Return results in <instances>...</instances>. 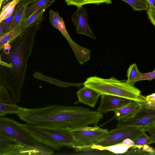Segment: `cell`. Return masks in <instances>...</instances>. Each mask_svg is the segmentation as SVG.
Masks as SVG:
<instances>
[{
  "mask_svg": "<svg viewBox=\"0 0 155 155\" xmlns=\"http://www.w3.org/2000/svg\"><path fill=\"white\" fill-rule=\"evenodd\" d=\"M41 22L38 21L26 28L17 38L5 44L1 50L0 82L9 91L14 103L21 102L28 61Z\"/></svg>",
  "mask_w": 155,
  "mask_h": 155,
  "instance_id": "obj_1",
  "label": "cell"
},
{
  "mask_svg": "<svg viewBox=\"0 0 155 155\" xmlns=\"http://www.w3.org/2000/svg\"><path fill=\"white\" fill-rule=\"evenodd\" d=\"M83 85L92 88L101 95L109 94L119 96L133 101L143 103L145 97L141 94V91L126 81L119 80L111 77L103 78L96 76L87 78Z\"/></svg>",
  "mask_w": 155,
  "mask_h": 155,
  "instance_id": "obj_2",
  "label": "cell"
},
{
  "mask_svg": "<svg viewBox=\"0 0 155 155\" xmlns=\"http://www.w3.org/2000/svg\"><path fill=\"white\" fill-rule=\"evenodd\" d=\"M25 129L43 144L53 150L63 147L73 148L75 145L71 130L62 128L50 127L22 124Z\"/></svg>",
  "mask_w": 155,
  "mask_h": 155,
  "instance_id": "obj_3",
  "label": "cell"
},
{
  "mask_svg": "<svg viewBox=\"0 0 155 155\" xmlns=\"http://www.w3.org/2000/svg\"><path fill=\"white\" fill-rule=\"evenodd\" d=\"M0 134L11 138L19 144L35 149L41 155H49L54 153L53 149L41 143L27 132L22 124L12 119L0 117Z\"/></svg>",
  "mask_w": 155,
  "mask_h": 155,
  "instance_id": "obj_4",
  "label": "cell"
},
{
  "mask_svg": "<svg viewBox=\"0 0 155 155\" xmlns=\"http://www.w3.org/2000/svg\"><path fill=\"white\" fill-rule=\"evenodd\" d=\"M75 145L76 151L83 152L91 149L93 144L101 141L108 135L109 131L95 126H89L71 130Z\"/></svg>",
  "mask_w": 155,
  "mask_h": 155,
  "instance_id": "obj_5",
  "label": "cell"
},
{
  "mask_svg": "<svg viewBox=\"0 0 155 155\" xmlns=\"http://www.w3.org/2000/svg\"><path fill=\"white\" fill-rule=\"evenodd\" d=\"M145 131L144 128L134 126L117 127L110 130L104 139L94 144L107 146L120 143L127 138L133 140Z\"/></svg>",
  "mask_w": 155,
  "mask_h": 155,
  "instance_id": "obj_6",
  "label": "cell"
},
{
  "mask_svg": "<svg viewBox=\"0 0 155 155\" xmlns=\"http://www.w3.org/2000/svg\"><path fill=\"white\" fill-rule=\"evenodd\" d=\"M117 127L134 126L146 129L155 126V110L144 108L134 116L118 120Z\"/></svg>",
  "mask_w": 155,
  "mask_h": 155,
  "instance_id": "obj_7",
  "label": "cell"
},
{
  "mask_svg": "<svg viewBox=\"0 0 155 155\" xmlns=\"http://www.w3.org/2000/svg\"><path fill=\"white\" fill-rule=\"evenodd\" d=\"M49 15L51 23L67 40L76 57L80 58L83 56L86 52V48L79 45L72 39L67 30L64 20L58 13L51 10L49 12Z\"/></svg>",
  "mask_w": 155,
  "mask_h": 155,
  "instance_id": "obj_8",
  "label": "cell"
},
{
  "mask_svg": "<svg viewBox=\"0 0 155 155\" xmlns=\"http://www.w3.org/2000/svg\"><path fill=\"white\" fill-rule=\"evenodd\" d=\"M71 18L75 27L76 33L84 35L94 39H96L88 25L86 9L82 6L78 7L72 15Z\"/></svg>",
  "mask_w": 155,
  "mask_h": 155,
  "instance_id": "obj_9",
  "label": "cell"
},
{
  "mask_svg": "<svg viewBox=\"0 0 155 155\" xmlns=\"http://www.w3.org/2000/svg\"><path fill=\"white\" fill-rule=\"evenodd\" d=\"M133 101L115 95L103 94L97 111L103 113L110 111L115 112Z\"/></svg>",
  "mask_w": 155,
  "mask_h": 155,
  "instance_id": "obj_10",
  "label": "cell"
},
{
  "mask_svg": "<svg viewBox=\"0 0 155 155\" xmlns=\"http://www.w3.org/2000/svg\"><path fill=\"white\" fill-rule=\"evenodd\" d=\"M143 108V103L133 101L115 112V117L117 120L130 118L141 112Z\"/></svg>",
  "mask_w": 155,
  "mask_h": 155,
  "instance_id": "obj_11",
  "label": "cell"
},
{
  "mask_svg": "<svg viewBox=\"0 0 155 155\" xmlns=\"http://www.w3.org/2000/svg\"><path fill=\"white\" fill-rule=\"evenodd\" d=\"M79 102L94 108L101 95L94 89L85 86L77 92Z\"/></svg>",
  "mask_w": 155,
  "mask_h": 155,
  "instance_id": "obj_12",
  "label": "cell"
},
{
  "mask_svg": "<svg viewBox=\"0 0 155 155\" xmlns=\"http://www.w3.org/2000/svg\"><path fill=\"white\" fill-rule=\"evenodd\" d=\"M39 155L41 154L35 149L20 144L0 149V155Z\"/></svg>",
  "mask_w": 155,
  "mask_h": 155,
  "instance_id": "obj_13",
  "label": "cell"
},
{
  "mask_svg": "<svg viewBox=\"0 0 155 155\" xmlns=\"http://www.w3.org/2000/svg\"><path fill=\"white\" fill-rule=\"evenodd\" d=\"M55 1H53L45 4L33 13L24 21L22 24L23 27L26 28L32 26L38 21H42L44 12Z\"/></svg>",
  "mask_w": 155,
  "mask_h": 155,
  "instance_id": "obj_14",
  "label": "cell"
},
{
  "mask_svg": "<svg viewBox=\"0 0 155 155\" xmlns=\"http://www.w3.org/2000/svg\"><path fill=\"white\" fill-rule=\"evenodd\" d=\"M25 29L21 25L0 36V50L2 49L5 44L11 42L17 38L24 31Z\"/></svg>",
  "mask_w": 155,
  "mask_h": 155,
  "instance_id": "obj_15",
  "label": "cell"
},
{
  "mask_svg": "<svg viewBox=\"0 0 155 155\" xmlns=\"http://www.w3.org/2000/svg\"><path fill=\"white\" fill-rule=\"evenodd\" d=\"M26 7L19 4L16 5L12 24L8 31L22 24L25 20Z\"/></svg>",
  "mask_w": 155,
  "mask_h": 155,
  "instance_id": "obj_16",
  "label": "cell"
},
{
  "mask_svg": "<svg viewBox=\"0 0 155 155\" xmlns=\"http://www.w3.org/2000/svg\"><path fill=\"white\" fill-rule=\"evenodd\" d=\"M91 149L100 150H107L114 154H124L130 148L121 142L111 145L107 146H102L95 144L93 145L91 147Z\"/></svg>",
  "mask_w": 155,
  "mask_h": 155,
  "instance_id": "obj_17",
  "label": "cell"
},
{
  "mask_svg": "<svg viewBox=\"0 0 155 155\" xmlns=\"http://www.w3.org/2000/svg\"><path fill=\"white\" fill-rule=\"evenodd\" d=\"M141 73L135 63L130 65L127 71V80L126 81L134 86L135 83L141 81Z\"/></svg>",
  "mask_w": 155,
  "mask_h": 155,
  "instance_id": "obj_18",
  "label": "cell"
},
{
  "mask_svg": "<svg viewBox=\"0 0 155 155\" xmlns=\"http://www.w3.org/2000/svg\"><path fill=\"white\" fill-rule=\"evenodd\" d=\"M21 108L17 103L8 104L0 103V116L3 117L7 114L17 115Z\"/></svg>",
  "mask_w": 155,
  "mask_h": 155,
  "instance_id": "obj_19",
  "label": "cell"
},
{
  "mask_svg": "<svg viewBox=\"0 0 155 155\" xmlns=\"http://www.w3.org/2000/svg\"><path fill=\"white\" fill-rule=\"evenodd\" d=\"M145 132H143L133 140L134 143L133 149L137 148L140 149L144 145L155 143L153 138L148 136Z\"/></svg>",
  "mask_w": 155,
  "mask_h": 155,
  "instance_id": "obj_20",
  "label": "cell"
},
{
  "mask_svg": "<svg viewBox=\"0 0 155 155\" xmlns=\"http://www.w3.org/2000/svg\"><path fill=\"white\" fill-rule=\"evenodd\" d=\"M68 5H73L78 8L90 4H96L98 5L102 3L109 4L112 3V0H65Z\"/></svg>",
  "mask_w": 155,
  "mask_h": 155,
  "instance_id": "obj_21",
  "label": "cell"
},
{
  "mask_svg": "<svg viewBox=\"0 0 155 155\" xmlns=\"http://www.w3.org/2000/svg\"><path fill=\"white\" fill-rule=\"evenodd\" d=\"M55 0H36L34 1L26 7L25 20L33 13L45 4L52 1Z\"/></svg>",
  "mask_w": 155,
  "mask_h": 155,
  "instance_id": "obj_22",
  "label": "cell"
},
{
  "mask_svg": "<svg viewBox=\"0 0 155 155\" xmlns=\"http://www.w3.org/2000/svg\"><path fill=\"white\" fill-rule=\"evenodd\" d=\"M129 4L135 11L148 10L149 7L146 0H121Z\"/></svg>",
  "mask_w": 155,
  "mask_h": 155,
  "instance_id": "obj_23",
  "label": "cell"
},
{
  "mask_svg": "<svg viewBox=\"0 0 155 155\" xmlns=\"http://www.w3.org/2000/svg\"><path fill=\"white\" fill-rule=\"evenodd\" d=\"M21 1V0H13L2 7L0 14V23L7 16L11 10L15 8V6L20 3Z\"/></svg>",
  "mask_w": 155,
  "mask_h": 155,
  "instance_id": "obj_24",
  "label": "cell"
},
{
  "mask_svg": "<svg viewBox=\"0 0 155 155\" xmlns=\"http://www.w3.org/2000/svg\"><path fill=\"white\" fill-rule=\"evenodd\" d=\"M0 103L8 104L14 103L12 95L8 89L0 82Z\"/></svg>",
  "mask_w": 155,
  "mask_h": 155,
  "instance_id": "obj_25",
  "label": "cell"
},
{
  "mask_svg": "<svg viewBox=\"0 0 155 155\" xmlns=\"http://www.w3.org/2000/svg\"><path fill=\"white\" fill-rule=\"evenodd\" d=\"M14 14V12L12 15L7 16L0 23V36L8 31L12 24Z\"/></svg>",
  "mask_w": 155,
  "mask_h": 155,
  "instance_id": "obj_26",
  "label": "cell"
},
{
  "mask_svg": "<svg viewBox=\"0 0 155 155\" xmlns=\"http://www.w3.org/2000/svg\"><path fill=\"white\" fill-rule=\"evenodd\" d=\"M19 144L13 139L0 134V149H3Z\"/></svg>",
  "mask_w": 155,
  "mask_h": 155,
  "instance_id": "obj_27",
  "label": "cell"
},
{
  "mask_svg": "<svg viewBox=\"0 0 155 155\" xmlns=\"http://www.w3.org/2000/svg\"><path fill=\"white\" fill-rule=\"evenodd\" d=\"M155 79V69L151 72L141 73V81L147 80L151 81Z\"/></svg>",
  "mask_w": 155,
  "mask_h": 155,
  "instance_id": "obj_28",
  "label": "cell"
},
{
  "mask_svg": "<svg viewBox=\"0 0 155 155\" xmlns=\"http://www.w3.org/2000/svg\"><path fill=\"white\" fill-rule=\"evenodd\" d=\"M147 13L148 18L151 22L155 26V9L149 8Z\"/></svg>",
  "mask_w": 155,
  "mask_h": 155,
  "instance_id": "obj_29",
  "label": "cell"
},
{
  "mask_svg": "<svg viewBox=\"0 0 155 155\" xmlns=\"http://www.w3.org/2000/svg\"><path fill=\"white\" fill-rule=\"evenodd\" d=\"M145 99L146 103L149 104L155 103V93L146 96Z\"/></svg>",
  "mask_w": 155,
  "mask_h": 155,
  "instance_id": "obj_30",
  "label": "cell"
},
{
  "mask_svg": "<svg viewBox=\"0 0 155 155\" xmlns=\"http://www.w3.org/2000/svg\"><path fill=\"white\" fill-rule=\"evenodd\" d=\"M142 150L149 153V154H154L155 152V149L149 146L148 145H145L142 147Z\"/></svg>",
  "mask_w": 155,
  "mask_h": 155,
  "instance_id": "obj_31",
  "label": "cell"
},
{
  "mask_svg": "<svg viewBox=\"0 0 155 155\" xmlns=\"http://www.w3.org/2000/svg\"><path fill=\"white\" fill-rule=\"evenodd\" d=\"M121 142L130 147V148L133 147L134 145V143L133 141L131 139L127 138Z\"/></svg>",
  "mask_w": 155,
  "mask_h": 155,
  "instance_id": "obj_32",
  "label": "cell"
},
{
  "mask_svg": "<svg viewBox=\"0 0 155 155\" xmlns=\"http://www.w3.org/2000/svg\"><path fill=\"white\" fill-rule=\"evenodd\" d=\"M143 107L147 109L155 110V103L149 104H147L146 101L143 103Z\"/></svg>",
  "mask_w": 155,
  "mask_h": 155,
  "instance_id": "obj_33",
  "label": "cell"
},
{
  "mask_svg": "<svg viewBox=\"0 0 155 155\" xmlns=\"http://www.w3.org/2000/svg\"><path fill=\"white\" fill-rule=\"evenodd\" d=\"M145 132H148L150 135L155 136V126L145 129Z\"/></svg>",
  "mask_w": 155,
  "mask_h": 155,
  "instance_id": "obj_34",
  "label": "cell"
},
{
  "mask_svg": "<svg viewBox=\"0 0 155 155\" xmlns=\"http://www.w3.org/2000/svg\"><path fill=\"white\" fill-rule=\"evenodd\" d=\"M36 0H21L19 4L27 6Z\"/></svg>",
  "mask_w": 155,
  "mask_h": 155,
  "instance_id": "obj_35",
  "label": "cell"
},
{
  "mask_svg": "<svg viewBox=\"0 0 155 155\" xmlns=\"http://www.w3.org/2000/svg\"><path fill=\"white\" fill-rule=\"evenodd\" d=\"M149 8L155 9V0H146Z\"/></svg>",
  "mask_w": 155,
  "mask_h": 155,
  "instance_id": "obj_36",
  "label": "cell"
},
{
  "mask_svg": "<svg viewBox=\"0 0 155 155\" xmlns=\"http://www.w3.org/2000/svg\"><path fill=\"white\" fill-rule=\"evenodd\" d=\"M12 0H4L2 3L1 6L0 7V9L2 8V7L5 5L6 4L12 1Z\"/></svg>",
  "mask_w": 155,
  "mask_h": 155,
  "instance_id": "obj_37",
  "label": "cell"
},
{
  "mask_svg": "<svg viewBox=\"0 0 155 155\" xmlns=\"http://www.w3.org/2000/svg\"><path fill=\"white\" fill-rule=\"evenodd\" d=\"M150 136L153 138V139L155 141V136H153V135H150Z\"/></svg>",
  "mask_w": 155,
  "mask_h": 155,
  "instance_id": "obj_38",
  "label": "cell"
},
{
  "mask_svg": "<svg viewBox=\"0 0 155 155\" xmlns=\"http://www.w3.org/2000/svg\"><path fill=\"white\" fill-rule=\"evenodd\" d=\"M4 0H0V7L1 6L2 3Z\"/></svg>",
  "mask_w": 155,
  "mask_h": 155,
  "instance_id": "obj_39",
  "label": "cell"
},
{
  "mask_svg": "<svg viewBox=\"0 0 155 155\" xmlns=\"http://www.w3.org/2000/svg\"></svg>",
  "mask_w": 155,
  "mask_h": 155,
  "instance_id": "obj_40",
  "label": "cell"
}]
</instances>
